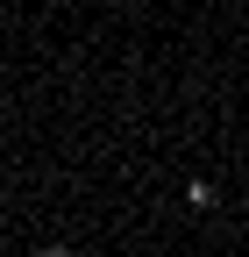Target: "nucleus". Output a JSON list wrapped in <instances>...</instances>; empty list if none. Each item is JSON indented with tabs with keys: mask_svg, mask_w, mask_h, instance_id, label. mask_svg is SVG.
Wrapping results in <instances>:
<instances>
[{
	"mask_svg": "<svg viewBox=\"0 0 249 257\" xmlns=\"http://www.w3.org/2000/svg\"><path fill=\"white\" fill-rule=\"evenodd\" d=\"M43 257H64V250H43Z\"/></svg>",
	"mask_w": 249,
	"mask_h": 257,
	"instance_id": "obj_1",
	"label": "nucleus"
}]
</instances>
